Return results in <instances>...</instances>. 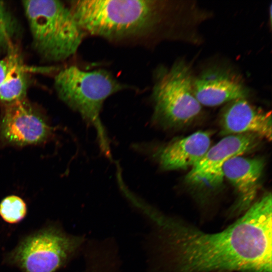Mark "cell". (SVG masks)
<instances>
[{
    "mask_svg": "<svg viewBox=\"0 0 272 272\" xmlns=\"http://www.w3.org/2000/svg\"><path fill=\"white\" fill-rule=\"evenodd\" d=\"M271 194L254 202L224 230L206 233L146 205L149 272H271Z\"/></svg>",
    "mask_w": 272,
    "mask_h": 272,
    "instance_id": "cell-1",
    "label": "cell"
},
{
    "mask_svg": "<svg viewBox=\"0 0 272 272\" xmlns=\"http://www.w3.org/2000/svg\"><path fill=\"white\" fill-rule=\"evenodd\" d=\"M168 5L152 0H78L71 2L84 32L109 39L143 36L157 28Z\"/></svg>",
    "mask_w": 272,
    "mask_h": 272,
    "instance_id": "cell-2",
    "label": "cell"
},
{
    "mask_svg": "<svg viewBox=\"0 0 272 272\" xmlns=\"http://www.w3.org/2000/svg\"><path fill=\"white\" fill-rule=\"evenodd\" d=\"M55 87L60 98L95 128L100 149L107 157L112 159L100 112L104 101L126 86L105 70L85 71L72 65L56 76Z\"/></svg>",
    "mask_w": 272,
    "mask_h": 272,
    "instance_id": "cell-3",
    "label": "cell"
},
{
    "mask_svg": "<svg viewBox=\"0 0 272 272\" xmlns=\"http://www.w3.org/2000/svg\"><path fill=\"white\" fill-rule=\"evenodd\" d=\"M33 45L44 57L61 61L74 55L84 32L70 8L53 0L23 2Z\"/></svg>",
    "mask_w": 272,
    "mask_h": 272,
    "instance_id": "cell-4",
    "label": "cell"
},
{
    "mask_svg": "<svg viewBox=\"0 0 272 272\" xmlns=\"http://www.w3.org/2000/svg\"><path fill=\"white\" fill-rule=\"evenodd\" d=\"M86 242L52 223L21 239L5 261L23 272H56L83 252Z\"/></svg>",
    "mask_w": 272,
    "mask_h": 272,
    "instance_id": "cell-5",
    "label": "cell"
},
{
    "mask_svg": "<svg viewBox=\"0 0 272 272\" xmlns=\"http://www.w3.org/2000/svg\"><path fill=\"white\" fill-rule=\"evenodd\" d=\"M193 78L191 68L183 60L159 70L152 95L156 123L166 127H179L200 114L202 107L194 94Z\"/></svg>",
    "mask_w": 272,
    "mask_h": 272,
    "instance_id": "cell-6",
    "label": "cell"
},
{
    "mask_svg": "<svg viewBox=\"0 0 272 272\" xmlns=\"http://www.w3.org/2000/svg\"><path fill=\"white\" fill-rule=\"evenodd\" d=\"M53 129L24 100L7 104L0 118V143L24 147L49 140Z\"/></svg>",
    "mask_w": 272,
    "mask_h": 272,
    "instance_id": "cell-7",
    "label": "cell"
},
{
    "mask_svg": "<svg viewBox=\"0 0 272 272\" xmlns=\"http://www.w3.org/2000/svg\"><path fill=\"white\" fill-rule=\"evenodd\" d=\"M260 138L252 134L228 135L210 147L189 171L186 181L198 186L215 187L223 181V168L231 158L242 156L258 145Z\"/></svg>",
    "mask_w": 272,
    "mask_h": 272,
    "instance_id": "cell-8",
    "label": "cell"
},
{
    "mask_svg": "<svg viewBox=\"0 0 272 272\" xmlns=\"http://www.w3.org/2000/svg\"><path fill=\"white\" fill-rule=\"evenodd\" d=\"M194 95L201 105L217 106L247 98L249 90L239 74L232 69L214 65L194 76Z\"/></svg>",
    "mask_w": 272,
    "mask_h": 272,
    "instance_id": "cell-9",
    "label": "cell"
},
{
    "mask_svg": "<svg viewBox=\"0 0 272 272\" xmlns=\"http://www.w3.org/2000/svg\"><path fill=\"white\" fill-rule=\"evenodd\" d=\"M264 161L260 158L233 157L223 168L224 177L233 185L237 198L230 214L238 216L245 213L254 203L260 186Z\"/></svg>",
    "mask_w": 272,
    "mask_h": 272,
    "instance_id": "cell-10",
    "label": "cell"
},
{
    "mask_svg": "<svg viewBox=\"0 0 272 272\" xmlns=\"http://www.w3.org/2000/svg\"><path fill=\"white\" fill-rule=\"evenodd\" d=\"M221 134H252L271 141V113L257 107L247 98L229 102L221 115Z\"/></svg>",
    "mask_w": 272,
    "mask_h": 272,
    "instance_id": "cell-11",
    "label": "cell"
},
{
    "mask_svg": "<svg viewBox=\"0 0 272 272\" xmlns=\"http://www.w3.org/2000/svg\"><path fill=\"white\" fill-rule=\"evenodd\" d=\"M208 131H198L158 147L151 156L163 170L185 169L194 166L211 146Z\"/></svg>",
    "mask_w": 272,
    "mask_h": 272,
    "instance_id": "cell-12",
    "label": "cell"
},
{
    "mask_svg": "<svg viewBox=\"0 0 272 272\" xmlns=\"http://www.w3.org/2000/svg\"><path fill=\"white\" fill-rule=\"evenodd\" d=\"M10 58L9 71L0 85V101L7 104L24 100L27 89L24 67L15 54H11Z\"/></svg>",
    "mask_w": 272,
    "mask_h": 272,
    "instance_id": "cell-13",
    "label": "cell"
},
{
    "mask_svg": "<svg viewBox=\"0 0 272 272\" xmlns=\"http://www.w3.org/2000/svg\"><path fill=\"white\" fill-rule=\"evenodd\" d=\"M27 213L25 201L16 195L6 196L0 202V216L9 224H16L21 222Z\"/></svg>",
    "mask_w": 272,
    "mask_h": 272,
    "instance_id": "cell-14",
    "label": "cell"
},
{
    "mask_svg": "<svg viewBox=\"0 0 272 272\" xmlns=\"http://www.w3.org/2000/svg\"><path fill=\"white\" fill-rule=\"evenodd\" d=\"M120 263L116 259L105 256H95L85 260L83 272H120Z\"/></svg>",
    "mask_w": 272,
    "mask_h": 272,
    "instance_id": "cell-15",
    "label": "cell"
},
{
    "mask_svg": "<svg viewBox=\"0 0 272 272\" xmlns=\"http://www.w3.org/2000/svg\"><path fill=\"white\" fill-rule=\"evenodd\" d=\"M16 31L13 17L5 4L0 1V44L12 47V40Z\"/></svg>",
    "mask_w": 272,
    "mask_h": 272,
    "instance_id": "cell-16",
    "label": "cell"
},
{
    "mask_svg": "<svg viewBox=\"0 0 272 272\" xmlns=\"http://www.w3.org/2000/svg\"><path fill=\"white\" fill-rule=\"evenodd\" d=\"M10 66V58L5 60H0V85L3 82L9 71Z\"/></svg>",
    "mask_w": 272,
    "mask_h": 272,
    "instance_id": "cell-17",
    "label": "cell"
},
{
    "mask_svg": "<svg viewBox=\"0 0 272 272\" xmlns=\"http://www.w3.org/2000/svg\"><path fill=\"white\" fill-rule=\"evenodd\" d=\"M217 272H231L228 271H217Z\"/></svg>",
    "mask_w": 272,
    "mask_h": 272,
    "instance_id": "cell-18",
    "label": "cell"
}]
</instances>
